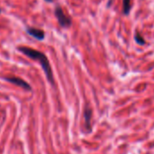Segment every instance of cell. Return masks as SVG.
I'll return each instance as SVG.
<instances>
[{
  "mask_svg": "<svg viewBox=\"0 0 154 154\" xmlns=\"http://www.w3.org/2000/svg\"><path fill=\"white\" fill-rule=\"evenodd\" d=\"M18 50L21 53H23L25 55H26L27 57H29V58H31L33 60L38 61L39 63L41 64L45 73V76H46L47 80L52 85L54 84V76H53V71H52L50 63H49L46 55L44 53H42V52H40L38 50L33 49L31 47H27V46H19Z\"/></svg>",
  "mask_w": 154,
  "mask_h": 154,
  "instance_id": "1",
  "label": "cell"
},
{
  "mask_svg": "<svg viewBox=\"0 0 154 154\" xmlns=\"http://www.w3.org/2000/svg\"><path fill=\"white\" fill-rule=\"evenodd\" d=\"M54 16L59 23V25L63 27V28H68L72 26V21L71 19V17H69L67 15H65V13L63 12L62 7L57 4L55 5V8H54Z\"/></svg>",
  "mask_w": 154,
  "mask_h": 154,
  "instance_id": "2",
  "label": "cell"
},
{
  "mask_svg": "<svg viewBox=\"0 0 154 154\" xmlns=\"http://www.w3.org/2000/svg\"><path fill=\"white\" fill-rule=\"evenodd\" d=\"M5 79L8 82L11 83V84H13V85H15L17 86H19V87L26 90V91H31V89H32L31 88V85L28 83H26L25 80L19 78V77H16V76H13V77H5Z\"/></svg>",
  "mask_w": 154,
  "mask_h": 154,
  "instance_id": "3",
  "label": "cell"
},
{
  "mask_svg": "<svg viewBox=\"0 0 154 154\" xmlns=\"http://www.w3.org/2000/svg\"><path fill=\"white\" fill-rule=\"evenodd\" d=\"M26 33L33 36L34 38L39 40V41H42L45 39V32L42 30V29H39V28H35V27H32V26H27L26 28Z\"/></svg>",
  "mask_w": 154,
  "mask_h": 154,
  "instance_id": "4",
  "label": "cell"
},
{
  "mask_svg": "<svg viewBox=\"0 0 154 154\" xmlns=\"http://www.w3.org/2000/svg\"><path fill=\"white\" fill-rule=\"evenodd\" d=\"M131 9V0H122V12L123 15L128 16Z\"/></svg>",
  "mask_w": 154,
  "mask_h": 154,
  "instance_id": "5",
  "label": "cell"
},
{
  "mask_svg": "<svg viewBox=\"0 0 154 154\" xmlns=\"http://www.w3.org/2000/svg\"><path fill=\"white\" fill-rule=\"evenodd\" d=\"M91 117H92V111L88 108L85 109V126L89 131H91Z\"/></svg>",
  "mask_w": 154,
  "mask_h": 154,
  "instance_id": "6",
  "label": "cell"
},
{
  "mask_svg": "<svg viewBox=\"0 0 154 154\" xmlns=\"http://www.w3.org/2000/svg\"><path fill=\"white\" fill-rule=\"evenodd\" d=\"M134 39H135V41H136V43H137L138 45H145V40H144V38H143L138 32L135 34Z\"/></svg>",
  "mask_w": 154,
  "mask_h": 154,
  "instance_id": "7",
  "label": "cell"
},
{
  "mask_svg": "<svg viewBox=\"0 0 154 154\" xmlns=\"http://www.w3.org/2000/svg\"><path fill=\"white\" fill-rule=\"evenodd\" d=\"M45 1L46 3H52V2H53V0H45Z\"/></svg>",
  "mask_w": 154,
  "mask_h": 154,
  "instance_id": "8",
  "label": "cell"
},
{
  "mask_svg": "<svg viewBox=\"0 0 154 154\" xmlns=\"http://www.w3.org/2000/svg\"><path fill=\"white\" fill-rule=\"evenodd\" d=\"M0 13H1V8H0Z\"/></svg>",
  "mask_w": 154,
  "mask_h": 154,
  "instance_id": "9",
  "label": "cell"
}]
</instances>
